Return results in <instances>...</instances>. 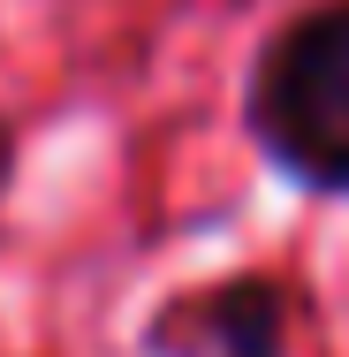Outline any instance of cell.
<instances>
[{
  "instance_id": "cell-1",
  "label": "cell",
  "mask_w": 349,
  "mask_h": 357,
  "mask_svg": "<svg viewBox=\"0 0 349 357\" xmlns=\"http://www.w3.org/2000/svg\"><path fill=\"white\" fill-rule=\"evenodd\" d=\"M243 130L281 183L349 198V0L296 8L243 76Z\"/></svg>"
},
{
  "instance_id": "cell-2",
  "label": "cell",
  "mask_w": 349,
  "mask_h": 357,
  "mask_svg": "<svg viewBox=\"0 0 349 357\" xmlns=\"http://www.w3.org/2000/svg\"><path fill=\"white\" fill-rule=\"evenodd\" d=\"M144 357H288V296L274 274L175 289L144 319Z\"/></svg>"
},
{
  "instance_id": "cell-3",
  "label": "cell",
  "mask_w": 349,
  "mask_h": 357,
  "mask_svg": "<svg viewBox=\"0 0 349 357\" xmlns=\"http://www.w3.org/2000/svg\"><path fill=\"white\" fill-rule=\"evenodd\" d=\"M8 183H15V130L0 122V198H8Z\"/></svg>"
}]
</instances>
